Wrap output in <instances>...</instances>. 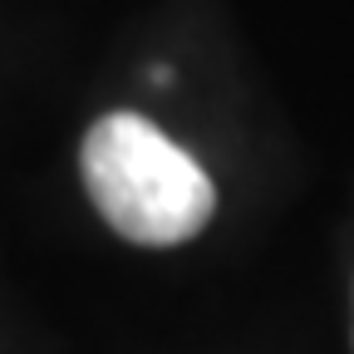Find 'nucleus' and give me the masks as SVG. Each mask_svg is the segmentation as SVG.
Segmentation results:
<instances>
[{
  "mask_svg": "<svg viewBox=\"0 0 354 354\" xmlns=\"http://www.w3.org/2000/svg\"><path fill=\"white\" fill-rule=\"evenodd\" d=\"M79 162L104 221L138 246H177L197 236L216 207L202 162L138 113L99 118Z\"/></svg>",
  "mask_w": 354,
  "mask_h": 354,
  "instance_id": "f257e3e1",
  "label": "nucleus"
}]
</instances>
